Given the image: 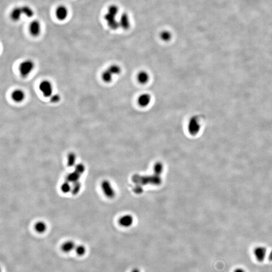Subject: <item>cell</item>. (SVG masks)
I'll list each match as a JSON object with an SVG mask.
<instances>
[{"label": "cell", "instance_id": "4fadbf2b", "mask_svg": "<svg viewBox=\"0 0 272 272\" xmlns=\"http://www.w3.org/2000/svg\"><path fill=\"white\" fill-rule=\"evenodd\" d=\"M133 218L131 215H125L119 220V223L124 227H129L133 223Z\"/></svg>", "mask_w": 272, "mask_h": 272}, {"label": "cell", "instance_id": "6da1fadb", "mask_svg": "<svg viewBox=\"0 0 272 272\" xmlns=\"http://www.w3.org/2000/svg\"><path fill=\"white\" fill-rule=\"evenodd\" d=\"M34 68V62L30 59H26L20 64L19 70L22 78H25L30 75Z\"/></svg>", "mask_w": 272, "mask_h": 272}, {"label": "cell", "instance_id": "7a4b0ae2", "mask_svg": "<svg viewBox=\"0 0 272 272\" xmlns=\"http://www.w3.org/2000/svg\"><path fill=\"white\" fill-rule=\"evenodd\" d=\"M187 130L190 134L192 136L197 135L201 130V125L197 117L193 116L188 121Z\"/></svg>", "mask_w": 272, "mask_h": 272}, {"label": "cell", "instance_id": "8fae6325", "mask_svg": "<svg viewBox=\"0 0 272 272\" xmlns=\"http://www.w3.org/2000/svg\"><path fill=\"white\" fill-rule=\"evenodd\" d=\"M150 79L149 74L145 71H141L137 74V80L141 84H145L148 82Z\"/></svg>", "mask_w": 272, "mask_h": 272}, {"label": "cell", "instance_id": "ffe728a7", "mask_svg": "<svg viewBox=\"0 0 272 272\" xmlns=\"http://www.w3.org/2000/svg\"><path fill=\"white\" fill-rule=\"evenodd\" d=\"M111 72L112 75H118L120 74L121 72V69L120 67L117 64H112L107 69Z\"/></svg>", "mask_w": 272, "mask_h": 272}, {"label": "cell", "instance_id": "3957f363", "mask_svg": "<svg viewBox=\"0 0 272 272\" xmlns=\"http://www.w3.org/2000/svg\"><path fill=\"white\" fill-rule=\"evenodd\" d=\"M39 89L45 97H50L53 95V85L49 80H43L39 85Z\"/></svg>", "mask_w": 272, "mask_h": 272}, {"label": "cell", "instance_id": "2e32d148", "mask_svg": "<svg viewBox=\"0 0 272 272\" xmlns=\"http://www.w3.org/2000/svg\"><path fill=\"white\" fill-rule=\"evenodd\" d=\"M113 76L114 75H112L111 72L108 69H107V70L103 72L102 75H101V78H102L103 81L106 83H109L112 81Z\"/></svg>", "mask_w": 272, "mask_h": 272}, {"label": "cell", "instance_id": "4316f807", "mask_svg": "<svg viewBox=\"0 0 272 272\" xmlns=\"http://www.w3.org/2000/svg\"><path fill=\"white\" fill-rule=\"evenodd\" d=\"M132 272H140L139 269H138L137 268L134 269L132 270Z\"/></svg>", "mask_w": 272, "mask_h": 272}, {"label": "cell", "instance_id": "5bb4252c", "mask_svg": "<svg viewBox=\"0 0 272 272\" xmlns=\"http://www.w3.org/2000/svg\"><path fill=\"white\" fill-rule=\"evenodd\" d=\"M81 177V174L74 170V172L69 173L67 176H66V181L69 182L70 183H73L75 182L79 181Z\"/></svg>", "mask_w": 272, "mask_h": 272}, {"label": "cell", "instance_id": "52a82bcc", "mask_svg": "<svg viewBox=\"0 0 272 272\" xmlns=\"http://www.w3.org/2000/svg\"><path fill=\"white\" fill-rule=\"evenodd\" d=\"M254 255L257 260L262 262L264 260L267 254V249L264 246H258L254 249Z\"/></svg>", "mask_w": 272, "mask_h": 272}, {"label": "cell", "instance_id": "d6986e66", "mask_svg": "<svg viewBox=\"0 0 272 272\" xmlns=\"http://www.w3.org/2000/svg\"><path fill=\"white\" fill-rule=\"evenodd\" d=\"M23 14H24L26 17L31 18L34 15V11L33 9L28 6H23L21 7Z\"/></svg>", "mask_w": 272, "mask_h": 272}, {"label": "cell", "instance_id": "9c48e42d", "mask_svg": "<svg viewBox=\"0 0 272 272\" xmlns=\"http://www.w3.org/2000/svg\"><path fill=\"white\" fill-rule=\"evenodd\" d=\"M151 96L148 93H144L139 97L138 103L141 107H147L151 102Z\"/></svg>", "mask_w": 272, "mask_h": 272}, {"label": "cell", "instance_id": "cb8c5ba5", "mask_svg": "<svg viewBox=\"0 0 272 272\" xmlns=\"http://www.w3.org/2000/svg\"><path fill=\"white\" fill-rule=\"evenodd\" d=\"M50 98V102L53 103H57L61 100V96L59 94H53Z\"/></svg>", "mask_w": 272, "mask_h": 272}, {"label": "cell", "instance_id": "7c38bea8", "mask_svg": "<svg viewBox=\"0 0 272 272\" xmlns=\"http://www.w3.org/2000/svg\"><path fill=\"white\" fill-rule=\"evenodd\" d=\"M22 14H23V12H22V8L19 7H17L14 8L11 12L10 17L12 20L18 21L19 20Z\"/></svg>", "mask_w": 272, "mask_h": 272}, {"label": "cell", "instance_id": "5b68a950", "mask_svg": "<svg viewBox=\"0 0 272 272\" xmlns=\"http://www.w3.org/2000/svg\"><path fill=\"white\" fill-rule=\"evenodd\" d=\"M30 33L32 36H38L41 31V24L38 20L32 21L29 25Z\"/></svg>", "mask_w": 272, "mask_h": 272}, {"label": "cell", "instance_id": "30bf717a", "mask_svg": "<svg viewBox=\"0 0 272 272\" xmlns=\"http://www.w3.org/2000/svg\"><path fill=\"white\" fill-rule=\"evenodd\" d=\"M76 245L75 243L72 240L64 242L61 246V249L63 252L65 253H69L72 252L73 250H75Z\"/></svg>", "mask_w": 272, "mask_h": 272}, {"label": "cell", "instance_id": "484cf974", "mask_svg": "<svg viewBox=\"0 0 272 272\" xmlns=\"http://www.w3.org/2000/svg\"><path fill=\"white\" fill-rule=\"evenodd\" d=\"M268 259L269 260H270V261H272V250L271 252H270V253H269V255Z\"/></svg>", "mask_w": 272, "mask_h": 272}, {"label": "cell", "instance_id": "9a60e30c", "mask_svg": "<svg viewBox=\"0 0 272 272\" xmlns=\"http://www.w3.org/2000/svg\"><path fill=\"white\" fill-rule=\"evenodd\" d=\"M34 229L35 231L39 234H43L47 230V224L43 221H38L35 223Z\"/></svg>", "mask_w": 272, "mask_h": 272}, {"label": "cell", "instance_id": "603a6c76", "mask_svg": "<svg viewBox=\"0 0 272 272\" xmlns=\"http://www.w3.org/2000/svg\"><path fill=\"white\" fill-rule=\"evenodd\" d=\"M75 171L79 173V174L82 175L85 171V167L82 163H78L75 165Z\"/></svg>", "mask_w": 272, "mask_h": 272}, {"label": "cell", "instance_id": "ac0fdd59", "mask_svg": "<svg viewBox=\"0 0 272 272\" xmlns=\"http://www.w3.org/2000/svg\"><path fill=\"white\" fill-rule=\"evenodd\" d=\"M81 188V183L80 181L75 182L72 183L71 192L74 196L77 195L80 192Z\"/></svg>", "mask_w": 272, "mask_h": 272}, {"label": "cell", "instance_id": "e0dca14e", "mask_svg": "<svg viewBox=\"0 0 272 272\" xmlns=\"http://www.w3.org/2000/svg\"><path fill=\"white\" fill-rule=\"evenodd\" d=\"M76 155L73 152H71L68 154L67 156V165L68 167H75L76 165Z\"/></svg>", "mask_w": 272, "mask_h": 272}, {"label": "cell", "instance_id": "d4e9b609", "mask_svg": "<svg viewBox=\"0 0 272 272\" xmlns=\"http://www.w3.org/2000/svg\"><path fill=\"white\" fill-rule=\"evenodd\" d=\"M234 272H245L244 269L241 268H237L235 269Z\"/></svg>", "mask_w": 272, "mask_h": 272}, {"label": "cell", "instance_id": "8992f818", "mask_svg": "<svg viewBox=\"0 0 272 272\" xmlns=\"http://www.w3.org/2000/svg\"><path fill=\"white\" fill-rule=\"evenodd\" d=\"M55 13L58 19L60 21H64L67 18L68 10L66 6L60 5L57 7Z\"/></svg>", "mask_w": 272, "mask_h": 272}, {"label": "cell", "instance_id": "7402d4cb", "mask_svg": "<svg viewBox=\"0 0 272 272\" xmlns=\"http://www.w3.org/2000/svg\"><path fill=\"white\" fill-rule=\"evenodd\" d=\"M61 190L62 192L64 193H68L71 192L72 190V186L70 184L69 182L65 181L63 184L61 185Z\"/></svg>", "mask_w": 272, "mask_h": 272}, {"label": "cell", "instance_id": "44dd1931", "mask_svg": "<svg viewBox=\"0 0 272 272\" xmlns=\"http://www.w3.org/2000/svg\"><path fill=\"white\" fill-rule=\"evenodd\" d=\"M74 251L76 253V254H77L78 255L83 256L86 254V249L84 245L80 244V245H76Z\"/></svg>", "mask_w": 272, "mask_h": 272}, {"label": "cell", "instance_id": "277c9868", "mask_svg": "<svg viewBox=\"0 0 272 272\" xmlns=\"http://www.w3.org/2000/svg\"><path fill=\"white\" fill-rule=\"evenodd\" d=\"M101 187L105 195L108 198H113L115 197V190L109 181H103L101 183Z\"/></svg>", "mask_w": 272, "mask_h": 272}, {"label": "cell", "instance_id": "ba28073f", "mask_svg": "<svg viewBox=\"0 0 272 272\" xmlns=\"http://www.w3.org/2000/svg\"><path fill=\"white\" fill-rule=\"evenodd\" d=\"M11 97L13 100L17 103L23 101L25 98L24 92L21 89H16L13 91L11 94Z\"/></svg>", "mask_w": 272, "mask_h": 272}]
</instances>
